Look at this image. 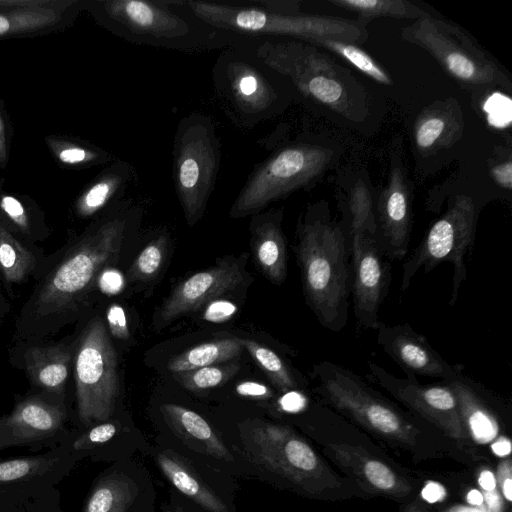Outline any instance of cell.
Masks as SVG:
<instances>
[{
  "label": "cell",
  "instance_id": "cell-1",
  "mask_svg": "<svg viewBox=\"0 0 512 512\" xmlns=\"http://www.w3.org/2000/svg\"><path fill=\"white\" fill-rule=\"evenodd\" d=\"M133 213L129 205L118 207L48 256L15 323V344L46 342L78 320L99 274L119 254Z\"/></svg>",
  "mask_w": 512,
  "mask_h": 512
},
{
  "label": "cell",
  "instance_id": "cell-2",
  "mask_svg": "<svg viewBox=\"0 0 512 512\" xmlns=\"http://www.w3.org/2000/svg\"><path fill=\"white\" fill-rule=\"evenodd\" d=\"M218 427L262 482L313 498L341 486L309 442L287 424L249 416Z\"/></svg>",
  "mask_w": 512,
  "mask_h": 512
},
{
  "label": "cell",
  "instance_id": "cell-3",
  "mask_svg": "<svg viewBox=\"0 0 512 512\" xmlns=\"http://www.w3.org/2000/svg\"><path fill=\"white\" fill-rule=\"evenodd\" d=\"M84 7L101 26L138 45L200 52L222 50L243 38L208 25L181 0H97Z\"/></svg>",
  "mask_w": 512,
  "mask_h": 512
},
{
  "label": "cell",
  "instance_id": "cell-4",
  "mask_svg": "<svg viewBox=\"0 0 512 512\" xmlns=\"http://www.w3.org/2000/svg\"><path fill=\"white\" fill-rule=\"evenodd\" d=\"M244 38L246 46L304 98L351 121H361L367 116L364 87L350 70L319 47L288 38Z\"/></svg>",
  "mask_w": 512,
  "mask_h": 512
},
{
  "label": "cell",
  "instance_id": "cell-5",
  "mask_svg": "<svg viewBox=\"0 0 512 512\" xmlns=\"http://www.w3.org/2000/svg\"><path fill=\"white\" fill-rule=\"evenodd\" d=\"M297 256L309 306L324 327L338 331L347 318V245L340 224L320 204L300 225Z\"/></svg>",
  "mask_w": 512,
  "mask_h": 512
},
{
  "label": "cell",
  "instance_id": "cell-6",
  "mask_svg": "<svg viewBox=\"0 0 512 512\" xmlns=\"http://www.w3.org/2000/svg\"><path fill=\"white\" fill-rule=\"evenodd\" d=\"M182 5L208 25L236 36L288 38L305 42L322 39L363 44L366 25L358 20L299 12L277 11L258 1L211 2L181 0Z\"/></svg>",
  "mask_w": 512,
  "mask_h": 512
},
{
  "label": "cell",
  "instance_id": "cell-7",
  "mask_svg": "<svg viewBox=\"0 0 512 512\" xmlns=\"http://www.w3.org/2000/svg\"><path fill=\"white\" fill-rule=\"evenodd\" d=\"M242 40L220 50L212 68L215 95L235 125L252 129L281 114L291 99L290 85Z\"/></svg>",
  "mask_w": 512,
  "mask_h": 512
},
{
  "label": "cell",
  "instance_id": "cell-8",
  "mask_svg": "<svg viewBox=\"0 0 512 512\" xmlns=\"http://www.w3.org/2000/svg\"><path fill=\"white\" fill-rule=\"evenodd\" d=\"M75 428L84 429L117 414L120 381L118 357L105 322L89 320L75 338Z\"/></svg>",
  "mask_w": 512,
  "mask_h": 512
},
{
  "label": "cell",
  "instance_id": "cell-9",
  "mask_svg": "<svg viewBox=\"0 0 512 512\" xmlns=\"http://www.w3.org/2000/svg\"><path fill=\"white\" fill-rule=\"evenodd\" d=\"M68 441L41 453L0 458V512H64L60 486L84 460Z\"/></svg>",
  "mask_w": 512,
  "mask_h": 512
},
{
  "label": "cell",
  "instance_id": "cell-10",
  "mask_svg": "<svg viewBox=\"0 0 512 512\" xmlns=\"http://www.w3.org/2000/svg\"><path fill=\"white\" fill-rule=\"evenodd\" d=\"M334 155L331 149L303 141L277 149L249 175L231 206L230 216L258 214L270 203L312 184L329 167Z\"/></svg>",
  "mask_w": 512,
  "mask_h": 512
},
{
  "label": "cell",
  "instance_id": "cell-11",
  "mask_svg": "<svg viewBox=\"0 0 512 512\" xmlns=\"http://www.w3.org/2000/svg\"><path fill=\"white\" fill-rule=\"evenodd\" d=\"M173 160L176 194L193 226L205 212L220 168V142L209 115L194 111L178 122Z\"/></svg>",
  "mask_w": 512,
  "mask_h": 512
},
{
  "label": "cell",
  "instance_id": "cell-12",
  "mask_svg": "<svg viewBox=\"0 0 512 512\" xmlns=\"http://www.w3.org/2000/svg\"><path fill=\"white\" fill-rule=\"evenodd\" d=\"M317 391L332 407L370 432L413 445L419 430L392 403L353 372L331 362L316 367Z\"/></svg>",
  "mask_w": 512,
  "mask_h": 512
},
{
  "label": "cell",
  "instance_id": "cell-13",
  "mask_svg": "<svg viewBox=\"0 0 512 512\" xmlns=\"http://www.w3.org/2000/svg\"><path fill=\"white\" fill-rule=\"evenodd\" d=\"M403 41L426 50L440 66L464 86H500L511 82L498 65L458 27L431 15L401 28Z\"/></svg>",
  "mask_w": 512,
  "mask_h": 512
},
{
  "label": "cell",
  "instance_id": "cell-14",
  "mask_svg": "<svg viewBox=\"0 0 512 512\" xmlns=\"http://www.w3.org/2000/svg\"><path fill=\"white\" fill-rule=\"evenodd\" d=\"M155 412L158 425L155 439L236 479H256L252 466L229 443L218 425L199 411L164 402Z\"/></svg>",
  "mask_w": 512,
  "mask_h": 512
},
{
  "label": "cell",
  "instance_id": "cell-15",
  "mask_svg": "<svg viewBox=\"0 0 512 512\" xmlns=\"http://www.w3.org/2000/svg\"><path fill=\"white\" fill-rule=\"evenodd\" d=\"M146 456L170 490L201 512H237L238 479L179 453L157 439L150 444Z\"/></svg>",
  "mask_w": 512,
  "mask_h": 512
},
{
  "label": "cell",
  "instance_id": "cell-16",
  "mask_svg": "<svg viewBox=\"0 0 512 512\" xmlns=\"http://www.w3.org/2000/svg\"><path fill=\"white\" fill-rule=\"evenodd\" d=\"M475 224V204L471 197L458 195L449 209L429 229L413 255L403 265L402 290L414 274L423 268L432 270L443 261L454 267L450 304L457 298L458 289L466 278L465 254L471 244Z\"/></svg>",
  "mask_w": 512,
  "mask_h": 512
},
{
  "label": "cell",
  "instance_id": "cell-17",
  "mask_svg": "<svg viewBox=\"0 0 512 512\" xmlns=\"http://www.w3.org/2000/svg\"><path fill=\"white\" fill-rule=\"evenodd\" d=\"M70 420L66 399L42 392L28 394L0 416V451L55 449L71 438L75 428L68 427Z\"/></svg>",
  "mask_w": 512,
  "mask_h": 512
},
{
  "label": "cell",
  "instance_id": "cell-18",
  "mask_svg": "<svg viewBox=\"0 0 512 512\" xmlns=\"http://www.w3.org/2000/svg\"><path fill=\"white\" fill-rule=\"evenodd\" d=\"M156 490L136 457L109 464L93 480L81 512H153Z\"/></svg>",
  "mask_w": 512,
  "mask_h": 512
},
{
  "label": "cell",
  "instance_id": "cell-19",
  "mask_svg": "<svg viewBox=\"0 0 512 512\" xmlns=\"http://www.w3.org/2000/svg\"><path fill=\"white\" fill-rule=\"evenodd\" d=\"M369 378L412 411L457 441L470 437L462 421L456 395L445 385H422L417 380L399 379L379 365L369 362Z\"/></svg>",
  "mask_w": 512,
  "mask_h": 512
},
{
  "label": "cell",
  "instance_id": "cell-20",
  "mask_svg": "<svg viewBox=\"0 0 512 512\" xmlns=\"http://www.w3.org/2000/svg\"><path fill=\"white\" fill-rule=\"evenodd\" d=\"M375 235L362 228H351L354 312L358 325L371 329L383 324L378 311L386 288L384 263Z\"/></svg>",
  "mask_w": 512,
  "mask_h": 512
},
{
  "label": "cell",
  "instance_id": "cell-21",
  "mask_svg": "<svg viewBox=\"0 0 512 512\" xmlns=\"http://www.w3.org/2000/svg\"><path fill=\"white\" fill-rule=\"evenodd\" d=\"M75 338L59 342L15 344L11 363L26 373L38 392L66 399V387L72 371Z\"/></svg>",
  "mask_w": 512,
  "mask_h": 512
},
{
  "label": "cell",
  "instance_id": "cell-22",
  "mask_svg": "<svg viewBox=\"0 0 512 512\" xmlns=\"http://www.w3.org/2000/svg\"><path fill=\"white\" fill-rule=\"evenodd\" d=\"M68 443L83 459L108 464L133 458L138 453L146 456L151 444L117 414L87 428H75Z\"/></svg>",
  "mask_w": 512,
  "mask_h": 512
},
{
  "label": "cell",
  "instance_id": "cell-23",
  "mask_svg": "<svg viewBox=\"0 0 512 512\" xmlns=\"http://www.w3.org/2000/svg\"><path fill=\"white\" fill-rule=\"evenodd\" d=\"M377 330L378 344L402 368L409 380L427 376L448 382L457 377V372L409 324H382Z\"/></svg>",
  "mask_w": 512,
  "mask_h": 512
},
{
  "label": "cell",
  "instance_id": "cell-24",
  "mask_svg": "<svg viewBox=\"0 0 512 512\" xmlns=\"http://www.w3.org/2000/svg\"><path fill=\"white\" fill-rule=\"evenodd\" d=\"M244 277L236 263H221L199 271L178 284L162 305V323L174 320L200 308L204 303L243 283Z\"/></svg>",
  "mask_w": 512,
  "mask_h": 512
},
{
  "label": "cell",
  "instance_id": "cell-25",
  "mask_svg": "<svg viewBox=\"0 0 512 512\" xmlns=\"http://www.w3.org/2000/svg\"><path fill=\"white\" fill-rule=\"evenodd\" d=\"M327 449L332 460L371 494L404 498L413 490L406 477L362 447L329 443Z\"/></svg>",
  "mask_w": 512,
  "mask_h": 512
},
{
  "label": "cell",
  "instance_id": "cell-26",
  "mask_svg": "<svg viewBox=\"0 0 512 512\" xmlns=\"http://www.w3.org/2000/svg\"><path fill=\"white\" fill-rule=\"evenodd\" d=\"M379 224L390 257L402 259L410 234L409 189L401 166L394 163L388 185L378 200Z\"/></svg>",
  "mask_w": 512,
  "mask_h": 512
},
{
  "label": "cell",
  "instance_id": "cell-27",
  "mask_svg": "<svg viewBox=\"0 0 512 512\" xmlns=\"http://www.w3.org/2000/svg\"><path fill=\"white\" fill-rule=\"evenodd\" d=\"M464 117L459 102L450 97L424 108L414 125V141L424 156L455 144L462 136Z\"/></svg>",
  "mask_w": 512,
  "mask_h": 512
},
{
  "label": "cell",
  "instance_id": "cell-28",
  "mask_svg": "<svg viewBox=\"0 0 512 512\" xmlns=\"http://www.w3.org/2000/svg\"><path fill=\"white\" fill-rule=\"evenodd\" d=\"M47 260L40 248L17 236L0 219V276L7 293L12 295L14 286L37 279Z\"/></svg>",
  "mask_w": 512,
  "mask_h": 512
},
{
  "label": "cell",
  "instance_id": "cell-29",
  "mask_svg": "<svg viewBox=\"0 0 512 512\" xmlns=\"http://www.w3.org/2000/svg\"><path fill=\"white\" fill-rule=\"evenodd\" d=\"M281 213L259 215L253 222V248L257 264L270 280L281 283L287 275V251L280 227Z\"/></svg>",
  "mask_w": 512,
  "mask_h": 512
},
{
  "label": "cell",
  "instance_id": "cell-30",
  "mask_svg": "<svg viewBox=\"0 0 512 512\" xmlns=\"http://www.w3.org/2000/svg\"><path fill=\"white\" fill-rule=\"evenodd\" d=\"M133 178V168L125 161H115L88 187L77 202V213L92 216L118 199Z\"/></svg>",
  "mask_w": 512,
  "mask_h": 512
},
{
  "label": "cell",
  "instance_id": "cell-31",
  "mask_svg": "<svg viewBox=\"0 0 512 512\" xmlns=\"http://www.w3.org/2000/svg\"><path fill=\"white\" fill-rule=\"evenodd\" d=\"M453 389L469 437L485 443L498 436V423L472 389L458 377L448 381Z\"/></svg>",
  "mask_w": 512,
  "mask_h": 512
},
{
  "label": "cell",
  "instance_id": "cell-32",
  "mask_svg": "<svg viewBox=\"0 0 512 512\" xmlns=\"http://www.w3.org/2000/svg\"><path fill=\"white\" fill-rule=\"evenodd\" d=\"M242 349L239 339L236 338L204 342L171 358L167 367L172 372L182 373L205 366L217 365L236 358Z\"/></svg>",
  "mask_w": 512,
  "mask_h": 512
},
{
  "label": "cell",
  "instance_id": "cell-33",
  "mask_svg": "<svg viewBox=\"0 0 512 512\" xmlns=\"http://www.w3.org/2000/svg\"><path fill=\"white\" fill-rule=\"evenodd\" d=\"M334 6L352 11L358 15V21L367 23L378 17L419 20L430 16L429 13L406 0H329Z\"/></svg>",
  "mask_w": 512,
  "mask_h": 512
},
{
  "label": "cell",
  "instance_id": "cell-34",
  "mask_svg": "<svg viewBox=\"0 0 512 512\" xmlns=\"http://www.w3.org/2000/svg\"><path fill=\"white\" fill-rule=\"evenodd\" d=\"M43 5L1 11L0 37L18 33L38 32L49 25H54L58 16L56 9L44 7Z\"/></svg>",
  "mask_w": 512,
  "mask_h": 512
},
{
  "label": "cell",
  "instance_id": "cell-35",
  "mask_svg": "<svg viewBox=\"0 0 512 512\" xmlns=\"http://www.w3.org/2000/svg\"><path fill=\"white\" fill-rule=\"evenodd\" d=\"M257 365L265 372L274 386L283 394L297 391V381L285 362L270 348L250 339H239Z\"/></svg>",
  "mask_w": 512,
  "mask_h": 512
},
{
  "label": "cell",
  "instance_id": "cell-36",
  "mask_svg": "<svg viewBox=\"0 0 512 512\" xmlns=\"http://www.w3.org/2000/svg\"><path fill=\"white\" fill-rule=\"evenodd\" d=\"M310 44L319 48H325L340 56L360 72L380 84H392V79L386 70L356 44L330 39L316 40L310 42Z\"/></svg>",
  "mask_w": 512,
  "mask_h": 512
},
{
  "label": "cell",
  "instance_id": "cell-37",
  "mask_svg": "<svg viewBox=\"0 0 512 512\" xmlns=\"http://www.w3.org/2000/svg\"><path fill=\"white\" fill-rule=\"evenodd\" d=\"M167 239L160 236L150 241L139 253L129 270L131 280H150L154 278L164 261Z\"/></svg>",
  "mask_w": 512,
  "mask_h": 512
},
{
  "label": "cell",
  "instance_id": "cell-38",
  "mask_svg": "<svg viewBox=\"0 0 512 512\" xmlns=\"http://www.w3.org/2000/svg\"><path fill=\"white\" fill-rule=\"evenodd\" d=\"M349 210L351 228H362L376 234L377 224L372 206V197L367 185L359 180L350 191Z\"/></svg>",
  "mask_w": 512,
  "mask_h": 512
},
{
  "label": "cell",
  "instance_id": "cell-39",
  "mask_svg": "<svg viewBox=\"0 0 512 512\" xmlns=\"http://www.w3.org/2000/svg\"><path fill=\"white\" fill-rule=\"evenodd\" d=\"M238 369L235 364L210 365L180 373L184 387L192 391H203L217 387L228 380Z\"/></svg>",
  "mask_w": 512,
  "mask_h": 512
},
{
  "label": "cell",
  "instance_id": "cell-40",
  "mask_svg": "<svg viewBox=\"0 0 512 512\" xmlns=\"http://www.w3.org/2000/svg\"><path fill=\"white\" fill-rule=\"evenodd\" d=\"M109 332L118 339L129 337V328L124 309L118 304H112L106 313Z\"/></svg>",
  "mask_w": 512,
  "mask_h": 512
},
{
  "label": "cell",
  "instance_id": "cell-41",
  "mask_svg": "<svg viewBox=\"0 0 512 512\" xmlns=\"http://www.w3.org/2000/svg\"><path fill=\"white\" fill-rule=\"evenodd\" d=\"M125 285L123 275L115 268L106 267L98 276L97 287L107 295H115L120 293Z\"/></svg>",
  "mask_w": 512,
  "mask_h": 512
},
{
  "label": "cell",
  "instance_id": "cell-42",
  "mask_svg": "<svg viewBox=\"0 0 512 512\" xmlns=\"http://www.w3.org/2000/svg\"><path fill=\"white\" fill-rule=\"evenodd\" d=\"M236 311L237 306L228 300H213L205 309L203 318L212 323H222L230 319Z\"/></svg>",
  "mask_w": 512,
  "mask_h": 512
},
{
  "label": "cell",
  "instance_id": "cell-43",
  "mask_svg": "<svg viewBox=\"0 0 512 512\" xmlns=\"http://www.w3.org/2000/svg\"><path fill=\"white\" fill-rule=\"evenodd\" d=\"M235 392L243 398L267 401L273 398V391L266 385L255 381H243L236 385Z\"/></svg>",
  "mask_w": 512,
  "mask_h": 512
},
{
  "label": "cell",
  "instance_id": "cell-44",
  "mask_svg": "<svg viewBox=\"0 0 512 512\" xmlns=\"http://www.w3.org/2000/svg\"><path fill=\"white\" fill-rule=\"evenodd\" d=\"M495 482L503 499L510 504L512 496V464L510 458L498 465Z\"/></svg>",
  "mask_w": 512,
  "mask_h": 512
},
{
  "label": "cell",
  "instance_id": "cell-45",
  "mask_svg": "<svg viewBox=\"0 0 512 512\" xmlns=\"http://www.w3.org/2000/svg\"><path fill=\"white\" fill-rule=\"evenodd\" d=\"M491 175L497 185L503 189L510 190L512 186V161L511 157L495 163L491 167Z\"/></svg>",
  "mask_w": 512,
  "mask_h": 512
},
{
  "label": "cell",
  "instance_id": "cell-46",
  "mask_svg": "<svg viewBox=\"0 0 512 512\" xmlns=\"http://www.w3.org/2000/svg\"><path fill=\"white\" fill-rule=\"evenodd\" d=\"M160 509L162 512H201L172 491L168 500L161 503Z\"/></svg>",
  "mask_w": 512,
  "mask_h": 512
},
{
  "label": "cell",
  "instance_id": "cell-47",
  "mask_svg": "<svg viewBox=\"0 0 512 512\" xmlns=\"http://www.w3.org/2000/svg\"><path fill=\"white\" fill-rule=\"evenodd\" d=\"M491 447L493 452L499 456H508L510 454V441L505 437H497Z\"/></svg>",
  "mask_w": 512,
  "mask_h": 512
},
{
  "label": "cell",
  "instance_id": "cell-48",
  "mask_svg": "<svg viewBox=\"0 0 512 512\" xmlns=\"http://www.w3.org/2000/svg\"><path fill=\"white\" fill-rule=\"evenodd\" d=\"M3 289H5V288H4L3 281L0 276V327L11 309V304L8 301V299L6 298V296L3 292Z\"/></svg>",
  "mask_w": 512,
  "mask_h": 512
},
{
  "label": "cell",
  "instance_id": "cell-49",
  "mask_svg": "<svg viewBox=\"0 0 512 512\" xmlns=\"http://www.w3.org/2000/svg\"><path fill=\"white\" fill-rule=\"evenodd\" d=\"M6 157V145H5V134L4 126L0 114V160H5Z\"/></svg>",
  "mask_w": 512,
  "mask_h": 512
},
{
  "label": "cell",
  "instance_id": "cell-50",
  "mask_svg": "<svg viewBox=\"0 0 512 512\" xmlns=\"http://www.w3.org/2000/svg\"><path fill=\"white\" fill-rule=\"evenodd\" d=\"M404 512H429L419 501H414L406 506Z\"/></svg>",
  "mask_w": 512,
  "mask_h": 512
},
{
  "label": "cell",
  "instance_id": "cell-51",
  "mask_svg": "<svg viewBox=\"0 0 512 512\" xmlns=\"http://www.w3.org/2000/svg\"><path fill=\"white\" fill-rule=\"evenodd\" d=\"M153 512H156V511H153Z\"/></svg>",
  "mask_w": 512,
  "mask_h": 512
}]
</instances>
